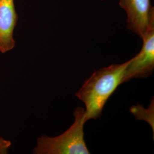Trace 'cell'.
<instances>
[{
	"label": "cell",
	"instance_id": "1",
	"mask_svg": "<svg viewBox=\"0 0 154 154\" xmlns=\"http://www.w3.org/2000/svg\"><path fill=\"white\" fill-rule=\"evenodd\" d=\"M130 60L95 70L75 94L86 106L85 121L97 119L101 116L106 102L121 85Z\"/></svg>",
	"mask_w": 154,
	"mask_h": 154
},
{
	"label": "cell",
	"instance_id": "4",
	"mask_svg": "<svg viewBox=\"0 0 154 154\" xmlns=\"http://www.w3.org/2000/svg\"><path fill=\"white\" fill-rule=\"evenodd\" d=\"M119 5L126 12L127 28L143 39L154 21V8L149 0H120Z\"/></svg>",
	"mask_w": 154,
	"mask_h": 154
},
{
	"label": "cell",
	"instance_id": "2",
	"mask_svg": "<svg viewBox=\"0 0 154 154\" xmlns=\"http://www.w3.org/2000/svg\"><path fill=\"white\" fill-rule=\"evenodd\" d=\"M74 122L66 131L55 137L42 135L37 138L35 154H89L84 138L85 109L77 107L74 111Z\"/></svg>",
	"mask_w": 154,
	"mask_h": 154
},
{
	"label": "cell",
	"instance_id": "3",
	"mask_svg": "<svg viewBox=\"0 0 154 154\" xmlns=\"http://www.w3.org/2000/svg\"><path fill=\"white\" fill-rule=\"evenodd\" d=\"M142 49L130 60L122 82L132 79L146 78L151 75L154 69V21L149 26L143 39Z\"/></svg>",
	"mask_w": 154,
	"mask_h": 154
},
{
	"label": "cell",
	"instance_id": "6",
	"mask_svg": "<svg viewBox=\"0 0 154 154\" xmlns=\"http://www.w3.org/2000/svg\"><path fill=\"white\" fill-rule=\"evenodd\" d=\"M11 142L9 140L0 137V154L8 153V149L11 146Z\"/></svg>",
	"mask_w": 154,
	"mask_h": 154
},
{
	"label": "cell",
	"instance_id": "5",
	"mask_svg": "<svg viewBox=\"0 0 154 154\" xmlns=\"http://www.w3.org/2000/svg\"><path fill=\"white\" fill-rule=\"evenodd\" d=\"M17 20L14 0H0V53L2 54L15 47L13 34Z\"/></svg>",
	"mask_w": 154,
	"mask_h": 154
}]
</instances>
